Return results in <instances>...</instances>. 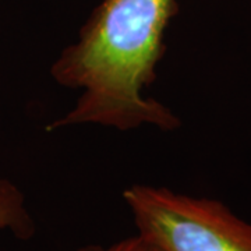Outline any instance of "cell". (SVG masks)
<instances>
[{
	"instance_id": "6da1fadb",
	"label": "cell",
	"mask_w": 251,
	"mask_h": 251,
	"mask_svg": "<svg viewBox=\"0 0 251 251\" xmlns=\"http://www.w3.org/2000/svg\"><path fill=\"white\" fill-rule=\"evenodd\" d=\"M176 0H102L50 74L62 87L80 91L72 110L49 128L98 125L122 131L153 126L173 130L179 119L159 100L144 95L156 80L165 31Z\"/></svg>"
},
{
	"instance_id": "7a4b0ae2",
	"label": "cell",
	"mask_w": 251,
	"mask_h": 251,
	"mask_svg": "<svg viewBox=\"0 0 251 251\" xmlns=\"http://www.w3.org/2000/svg\"><path fill=\"white\" fill-rule=\"evenodd\" d=\"M134 224L163 251H251V224L224 202L166 187L134 184L123 193Z\"/></svg>"
},
{
	"instance_id": "3957f363",
	"label": "cell",
	"mask_w": 251,
	"mask_h": 251,
	"mask_svg": "<svg viewBox=\"0 0 251 251\" xmlns=\"http://www.w3.org/2000/svg\"><path fill=\"white\" fill-rule=\"evenodd\" d=\"M3 229H10L23 239L34 233V222L24 205V196L7 180H0V230Z\"/></svg>"
},
{
	"instance_id": "277c9868",
	"label": "cell",
	"mask_w": 251,
	"mask_h": 251,
	"mask_svg": "<svg viewBox=\"0 0 251 251\" xmlns=\"http://www.w3.org/2000/svg\"><path fill=\"white\" fill-rule=\"evenodd\" d=\"M78 251H163L156 244L147 240L141 234L126 237L123 240L113 243L110 246H99V244H91L81 247Z\"/></svg>"
}]
</instances>
